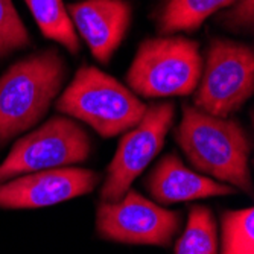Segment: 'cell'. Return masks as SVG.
<instances>
[{"mask_svg":"<svg viewBox=\"0 0 254 254\" xmlns=\"http://www.w3.org/2000/svg\"><path fill=\"white\" fill-rule=\"evenodd\" d=\"M202 64L198 41L181 35L148 38L138 46L127 82L142 98L188 96L198 87Z\"/></svg>","mask_w":254,"mask_h":254,"instance_id":"cell-4","label":"cell"},{"mask_svg":"<svg viewBox=\"0 0 254 254\" xmlns=\"http://www.w3.org/2000/svg\"><path fill=\"white\" fill-rule=\"evenodd\" d=\"M67 12L95 60L101 64H108L129 29V2L84 0L68 5Z\"/></svg>","mask_w":254,"mask_h":254,"instance_id":"cell-10","label":"cell"},{"mask_svg":"<svg viewBox=\"0 0 254 254\" xmlns=\"http://www.w3.org/2000/svg\"><path fill=\"white\" fill-rule=\"evenodd\" d=\"M58 113L72 116L110 138L135 127L146 104L116 78L93 65H82L57 99Z\"/></svg>","mask_w":254,"mask_h":254,"instance_id":"cell-3","label":"cell"},{"mask_svg":"<svg viewBox=\"0 0 254 254\" xmlns=\"http://www.w3.org/2000/svg\"><path fill=\"white\" fill-rule=\"evenodd\" d=\"M174 119V102H152L146 105L143 118L124 134L118 151L108 165L107 178L101 189L102 201H119L131 189L132 181L163 148Z\"/></svg>","mask_w":254,"mask_h":254,"instance_id":"cell-7","label":"cell"},{"mask_svg":"<svg viewBox=\"0 0 254 254\" xmlns=\"http://www.w3.org/2000/svg\"><path fill=\"white\" fill-rule=\"evenodd\" d=\"M67 65L57 49L32 54L0 78V146L35 127L60 95Z\"/></svg>","mask_w":254,"mask_h":254,"instance_id":"cell-2","label":"cell"},{"mask_svg":"<svg viewBox=\"0 0 254 254\" xmlns=\"http://www.w3.org/2000/svg\"><path fill=\"white\" fill-rule=\"evenodd\" d=\"M178 228V212L166 210L131 189L119 201L98 205L96 232L113 242L168 247Z\"/></svg>","mask_w":254,"mask_h":254,"instance_id":"cell-8","label":"cell"},{"mask_svg":"<svg viewBox=\"0 0 254 254\" xmlns=\"http://www.w3.org/2000/svg\"><path fill=\"white\" fill-rule=\"evenodd\" d=\"M174 135L195 169L253 193L248 165L251 143L238 121L212 116L186 104Z\"/></svg>","mask_w":254,"mask_h":254,"instance_id":"cell-1","label":"cell"},{"mask_svg":"<svg viewBox=\"0 0 254 254\" xmlns=\"http://www.w3.org/2000/svg\"><path fill=\"white\" fill-rule=\"evenodd\" d=\"M98 183L96 172L73 166L31 172L0 183V207L40 209L87 195Z\"/></svg>","mask_w":254,"mask_h":254,"instance_id":"cell-9","label":"cell"},{"mask_svg":"<svg viewBox=\"0 0 254 254\" xmlns=\"http://www.w3.org/2000/svg\"><path fill=\"white\" fill-rule=\"evenodd\" d=\"M235 6L219 15V21L230 29L239 31H253L254 21V8L253 0H236Z\"/></svg>","mask_w":254,"mask_h":254,"instance_id":"cell-17","label":"cell"},{"mask_svg":"<svg viewBox=\"0 0 254 254\" xmlns=\"http://www.w3.org/2000/svg\"><path fill=\"white\" fill-rule=\"evenodd\" d=\"M91 152L88 132L67 116H54L18 138L0 165V183L15 177L85 161Z\"/></svg>","mask_w":254,"mask_h":254,"instance_id":"cell-6","label":"cell"},{"mask_svg":"<svg viewBox=\"0 0 254 254\" xmlns=\"http://www.w3.org/2000/svg\"><path fill=\"white\" fill-rule=\"evenodd\" d=\"M145 186L151 196L163 205L230 195L236 190L228 184L193 172L175 154L165 155L158 161L146 178Z\"/></svg>","mask_w":254,"mask_h":254,"instance_id":"cell-11","label":"cell"},{"mask_svg":"<svg viewBox=\"0 0 254 254\" xmlns=\"http://www.w3.org/2000/svg\"><path fill=\"white\" fill-rule=\"evenodd\" d=\"M31 37L11 0H0V58L28 48Z\"/></svg>","mask_w":254,"mask_h":254,"instance_id":"cell-16","label":"cell"},{"mask_svg":"<svg viewBox=\"0 0 254 254\" xmlns=\"http://www.w3.org/2000/svg\"><path fill=\"white\" fill-rule=\"evenodd\" d=\"M254 91L251 46L216 38L207 51L193 107L218 118L238 111Z\"/></svg>","mask_w":254,"mask_h":254,"instance_id":"cell-5","label":"cell"},{"mask_svg":"<svg viewBox=\"0 0 254 254\" xmlns=\"http://www.w3.org/2000/svg\"><path fill=\"white\" fill-rule=\"evenodd\" d=\"M236 0H166L157 23L161 35L193 32L212 14L232 6Z\"/></svg>","mask_w":254,"mask_h":254,"instance_id":"cell-12","label":"cell"},{"mask_svg":"<svg viewBox=\"0 0 254 254\" xmlns=\"http://www.w3.org/2000/svg\"><path fill=\"white\" fill-rule=\"evenodd\" d=\"M41 34L76 55L81 49L79 38L63 0H25Z\"/></svg>","mask_w":254,"mask_h":254,"instance_id":"cell-13","label":"cell"},{"mask_svg":"<svg viewBox=\"0 0 254 254\" xmlns=\"http://www.w3.org/2000/svg\"><path fill=\"white\" fill-rule=\"evenodd\" d=\"M221 254H254V210H227L221 219Z\"/></svg>","mask_w":254,"mask_h":254,"instance_id":"cell-15","label":"cell"},{"mask_svg":"<svg viewBox=\"0 0 254 254\" xmlns=\"http://www.w3.org/2000/svg\"><path fill=\"white\" fill-rule=\"evenodd\" d=\"M218 236L212 210L205 205H193L184 233L175 245V254H216Z\"/></svg>","mask_w":254,"mask_h":254,"instance_id":"cell-14","label":"cell"}]
</instances>
